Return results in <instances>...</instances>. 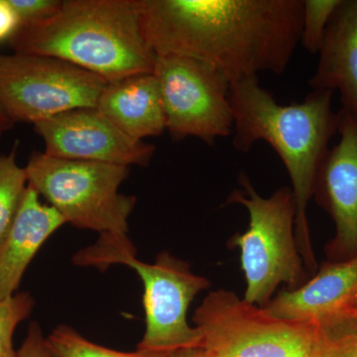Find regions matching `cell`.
<instances>
[{
    "mask_svg": "<svg viewBox=\"0 0 357 357\" xmlns=\"http://www.w3.org/2000/svg\"><path fill=\"white\" fill-rule=\"evenodd\" d=\"M96 107L134 139L159 136L166 130L165 112L153 73L107 83Z\"/></svg>",
    "mask_w": 357,
    "mask_h": 357,
    "instance_id": "15",
    "label": "cell"
},
{
    "mask_svg": "<svg viewBox=\"0 0 357 357\" xmlns=\"http://www.w3.org/2000/svg\"><path fill=\"white\" fill-rule=\"evenodd\" d=\"M333 91H312L304 102L282 105L259 84L258 77L230 84L234 114V146L248 153L265 141L280 157L292 182L296 203L295 236L305 268L318 271L307 206L328 143L337 133L338 114L332 109Z\"/></svg>",
    "mask_w": 357,
    "mask_h": 357,
    "instance_id": "2",
    "label": "cell"
},
{
    "mask_svg": "<svg viewBox=\"0 0 357 357\" xmlns=\"http://www.w3.org/2000/svg\"><path fill=\"white\" fill-rule=\"evenodd\" d=\"M299 288L282 291L263 307L288 321L317 323L347 309L357 297V255L326 263Z\"/></svg>",
    "mask_w": 357,
    "mask_h": 357,
    "instance_id": "12",
    "label": "cell"
},
{
    "mask_svg": "<svg viewBox=\"0 0 357 357\" xmlns=\"http://www.w3.org/2000/svg\"><path fill=\"white\" fill-rule=\"evenodd\" d=\"M22 23L36 22L54 15L62 0H8Z\"/></svg>",
    "mask_w": 357,
    "mask_h": 357,
    "instance_id": "21",
    "label": "cell"
},
{
    "mask_svg": "<svg viewBox=\"0 0 357 357\" xmlns=\"http://www.w3.org/2000/svg\"><path fill=\"white\" fill-rule=\"evenodd\" d=\"M17 143L9 154L0 153V245L13 227L28 187L27 174L16 162Z\"/></svg>",
    "mask_w": 357,
    "mask_h": 357,
    "instance_id": "17",
    "label": "cell"
},
{
    "mask_svg": "<svg viewBox=\"0 0 357 357\" xmlns=\"http://www.w3.org/2000/svg\"><path fill=\"white\" fill-rule=\"evenodd\" d=\"M208 357H314L317 324L272 316L231 291L211 292L194 314Z\"/></svg>",
    "mask_w": 357,
    "mask_h": 357,
    "instance_id": "7",
    "label": "cell"
},
{
    "mask_svg": "<svg viewBox=\"0 0 357 357\" xmlns=\"http://www.w3.org/2000/svg\"><path fill=\"white\" fill-rule=\"evenodd\" d=\"M314 91H337L342 109L357 115V0H342L319 51Z\"/></svg>",
    "mask_w": 357,
    "mask_h": 357,
    "instance_id": "13",
    "label": "cell"
},
{
    "mask_svg": "<svg viewBox=\"0 0 357 357\" xmlns=\"http://www.w3.org/2000/svg\"><path fill=\"white\" fill-rule=\"evenodd\" d=\"M340 141L319 167L314 198L328 211L335 236L326 246L330 262L357 255V115L340 109Z\"/></svg>",
    "mask_w": 357,
    "mask_h": 357,
    "instance_id": "11",
    "label": "cell"
},
{
    "mask_svg": "<svg viewBox=\"0 0 357 357\" xmlns=\"http://www.w3.org/2000/svg\"><path fill=\"white\" fill-rule=\"evenodd\" d=\"M314 357H357V314L349 307L317 321Z\"/></svg>",
    "mask_w": 357,
    "mask_h": 357,
    "instance_id": "16",
    "label": "cell"
},
{
    "mask_svg": "<svg viewBox=\"0 0 357 357\" xmlns=\"http://www.w3.org/2000/svg\"><path fill=\"white\" fill-rule=\"evenodd\" d=\"M65 223L60 213L42 203L38 192L28 185L13 227L0 245V301L13 297L39 249Z\"/></svg>",
    "mask_w": 357,
    "mask_h": 357,
    "instance_id": "14",
    "label": "cell"
},
{
    "mask_svg": "<svg viewBox=\"0 0 357 357\" xmlns=\"http://www.w3.org/2000/svg\"><path fill=\"white\" fill-rule=\"evenodd\" d=\"M165 357H208L202 347H192V349H181L172 352Z\"/></svg>",
    "mask_w": 357,
    "mask_h": 357,
    "instance_id": "24",
    "label": "cell"
},
{
    "mask_svg": "<svg viewBox=\"0 0 357 357\" xmlns=\"http://www.w3.org/2000/svg\"><path fill=\"white\" fill-rule=\"evenodd\" d=\"M18 357H53L36 321H33L28 328L27 337L18 351Z\"/></svg>",
    "mask_w": 357,
    "mask_h": 357,
    "instance_id": "22",
    "label": "cell"
},
{
    "mask_svg": "<svg viewBox=\"0 0 357 357\" xmlns=\"http://www.w3.org/2000/svg\"><path fill=\"white\" fill-rule=\"evenodd\" d=\"M154 76L158 82L173 140L196 137L213 145L234 131L230 83L213 66L177 55L156 56Z\"/></svg>",
    "mask_w": 357,
    "mask_h": 357,
    "instance_id": "9",
    "label": "cell"
},
{
    "mask_svg": "<svg viewBox=\"0 0 357 357\" xmlns=\"http://www.w3.org/2000/svg\"><path fill=\"white\" fill-rule=\"evenodd\" d=\"M155 55L208 63L229 83L281 75L301 43L304 0H136Z\"/></svg>",
    "mask_w": 357,
    "mask_h": 357,
    "instance_id": "1",
    "label": "cell"
},
{
    "mask_svg": "<svg viewBox=\"0 0 357 357\" xmlns=\"http://www.w3.org/2000/svg\"><path fill=\"white\" fill-rule=\"evenodd\" d=\"M349 307V309H351L352 311L356 312L357 314V297L356 299H354V302H352V304Z\"/></svg>",
    "mask_w": 357,
    "mask_h": 357,
    "instance_id": "26",
    "label": "cell"
},
{
    "mask_svg": "<svg viewBox=\"0 0 357 357\" xmlns=\"http://www.w3.org/2000/svg\"><path fill=\"white\" fill-rule=\"evenodd\" d=\"M14 124L15 123H14V122L2 112V109H0V138H1L3 134L6 133L7 131L10 130V129L13 128Z\"/></svg>",
    "mask_w": 357,
    "mask_h": 357,
    "instance_id": "25",
    "label": "cell"
},
{
    "mask_svg": "<svg viewBox=\"0 0 357 357\" xmlns=\"http://www.w3.org/2000/svg\"><path fill=\"white\" fill-rule=\"evenodd\" d=\"M34 300L28 293H18L0 301V357H18L13 335L21 321L31 314Z\"/></svg>",
    "mask_w": 357,
    "mask_h": 357,
    "instance_id": "20",
    "label": "cell"
},
{
    "mask_svg": "<svg viewBox=\"0 0 357 357\" xmlns=\"http://www.w3.org/2000/svg\"><path fill=\"white\" fill-rule=\"evenodd\" d=\"M342 0H304L301 44L309 53H319L326 27Z\"/></svg>",
    "mask_w": 357,
    "mask_h": 357,
    "instance_id": "19",
    "label": "cell"
},
{
    "mask_svg": "<svg viewBox=\"0 0 357 357\" xmlns=\"http://www.w3.org/2000/svg\"><path fill=\"white\" fill-rule=\"evenodd\" d=\"M243 190H236L229 204L243 206L248 211L249 227L229 241L241 249V263L246 289L243 300L265 307L281 284L288 290L307 282V272L295 236L296 203L292 189L283 187L269 198L260 196L248 175L238 178Z\"/></svg>",
    "mask_w": 357,
    "mask_h": 357,
    "instance_id": "5",
    "label": "cell"
},
{
    "mask_svg": "<svg viewBox=\"0 0 357 357\" xmlns=\"http://www.w3.org/2000/svg\"><path fill=\"white\" fill-rule=\"evenodd\" d=\"M53 357H162L145 352H122L93 344L70 326H57L46 338ZM165 357V356H163Z\"/></svg>",
    "mask_w": 357,
    "mask_h": 357,
    "instance_id": "18",
    "label": "cell"
},
{
    "mask_svg": "<svg viewBox=\"0 0 357 357\" xmlns=\"http://www.w3.org/2000/svg\"><path fill=\"white\" fill-rule=\"evenodd\" d=\"M34 130L44 141L45 153L56 158L145 167L156 150L124 133L96 107L56 115L35 123Z\"/></svg>",
    "mask_w": 357,
    "mask_h": 357,
    "instance_id": "10",
    "label": "cell"
},
{
    "mask_svg": "<svg viewBox=\"0 0 357 357\" xmlns=\"http://www.w3.org/2000/svg\"><path fill=\"white\" fill-rule=\"evenodd\" d=\"M107 83L57 58L0 54V109L14 123L34 126L70 110L96 107Z\"/></svg>",
    "mask_w": 357,
    "mask_h": 357,
    "instance_id": "8",
    "label": "cell"
},
{
    "mask_svg": "<svg viewBox=\"0 0 357 357\" xmlns=\"http://www.w3.org/2000/svg\"><path fill=\"white\" fill-rule=\"evenodd\" d=\"M21 24L8 0H0V43L10 40Z\"/></svg>",
    "mask_w": 357,
    "mask_h": 357,
    "instance_id": "23",
    "label": "cell"
},
{
    "mask_svg": "<svg viewBox=\"0 0 357 357\" xmlns=\"http://www.w3.org/2000/svg\"><path fill=\"white\" fill-rule=\"evenodd\" d=\"M74 260L82 266L128 265L140 277L146 331L137 351L163 357L199 347L201 335L188 323V309L199 293L210 287L211 282L192 273L187 262L167 251L159 253L151 264L141 262L128 236H100L98 243L77 253Z\"/></svg>",
    "mask_w": 357,
    "mask_h": 357,
    "instance_id": "4",
    "label": "cell"
},
{
    "mask_svg": "<svg viewBox=\"0 0 357 357\" xmlns=\"http://www.w3.org/2000/svg\"><path fill=\"white\" fill-rule=\"evenodd\" d=\"M8 44L14 53L57 58L109 83L152 74L156 62L136 0H62L51 17L20 24Z\"/></svg>",
    "mask_w": 357,
    "mask_h": 357,
    "instance_id": "3",
    "label": "cell"
},
{
    "mask_svg": "<svg viewBox=\"0 0 357 357\" xmlns=\"http://www.w3.org/2000/svg\"><path fill=\"white\" fill-rule=\"evenodd\" d=\"M28 185L69 222L100 236H128L136 198L121 194L129 167L68 160L33 152L25 167Z\"/></svg>",
    "mask_w": 357,
    "mask_h": 357,
    "instance_id": "6",
    "label": "cell"
}]
</instances>
